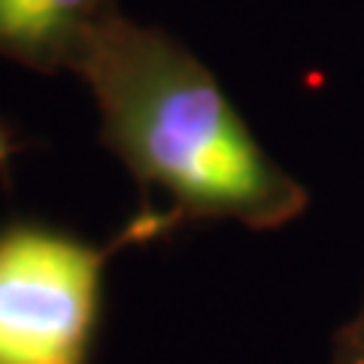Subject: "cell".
Wrapping results in <instances>:
<instances>
[{
  "label": "cell",
  "instance_id": "5b68a950",
  "mask_svg": "<svg viewBox=\"0 0 364 364\" xmlns=\"http://www.w3.org/2000/svg\"><path fill=\"white\" fill-rule=\"evenodd\" d=\"M6 155H9V143L4 140V136H0V164L6 161Z\"/></svg>",
  "mask_w": 364,
  "mask_h": 364
},
{
  "label": "cell",
  "instance_id": "6da1fadb",
  "mask_svg": "<svg viewBox=\"0 0 364 364\" xmlns=\"http://www.w3.org/2000/svg\"><path fill=\"white\" fill-rule=\"evenodd\" d=\"M100 140L149 195L170 234L188 222L273 231L298 219L306 188L264 152L213 70L182 40L124 13L95 33L76 73Z\"/></svg>",
  "mask_w": 364,
  "mask_h": 364
},
{
  "label": "cell",
  "instance_id": "3957f363",
  "mask_svg": "<svg viewBox=\"0 0 364 364\" xmlns=\"http://www.w3.org/2000/svg\"><path fill=\"white\" fill-rule=\"evenodd\" d=\"M119 0H0V58L33 73H76Z\"/></svg>",
  "mask_w": 364,
  "mask_h": 364
},
{
  "label": "cell",
  "instance_id": "7a4b0ae2",
  "mask_svg": "<svg viewBox=\"0 0 364 364\" xmlns=\"http://www.w3.org/2000/svg\"><path fill=\"white\" fill-rule=\"evenodd\" d=\"M112 246L16 222L0 231V364H88Z\"/></svg>",
  "mask_w": 364,
  "mask_h": 364
},
{
  "label": "cell",
  "instance_id": "277c9868",
  "mask_svg": "<svg viewBox=\"0 0 364 364\" xmlns=\"http://www.w3.org/2000/svg\"><path fill=\"white\" fill-rule=\"evenodd\" d=\"M334 364H364V301L355 318L337 334L334 343Z\"/></svg>",
  "mask_w": 364,
  "mask_h": 364
}]
</instances>
